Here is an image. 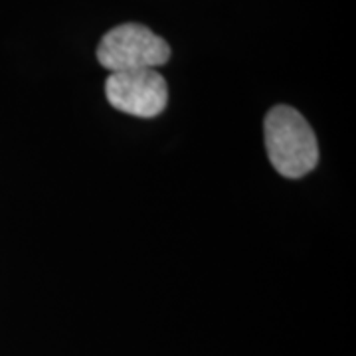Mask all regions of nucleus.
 I'll use <instances>...</instances> for the list:
<instances>
[{
	"label": "nucleus",
	"instance_id": "obj_1",
	"mask_svg": "<svg viewBox=\"0 0 356 356\" xmlns=\"http://www.w3.org/2000/svg\"><path fill=\"white\" fill-rule=\"evenodd\" d=\"M264 131L267 156L280 175L301 178L317 166V137L297 109L287 105L273 107L267 113Z\"/></svg>",
	"mask_w": 356,
	"mask_h": 356
},
{
	"label": "nucleus",
	"instance_id": "obj_2",
	"mask_svg": "<svg viewBox=\"0 0 356 356\" xmlns=\"http://www.w3.org/2000/svg\"><path fill=\"white\" fill-rule=\"evenodd\" d=\"M170 58V46L147 26L121 24L109 30L99 42L97 60L111 74L133 70H154Z\"/></svg>",
	"mask_w": 356,
	"mask_h": 356
},
{
	"label": "nucleus",
	"instance_id": "obj_3",
	"mask_svg": "<svg viewBox=\"0 0 356 356\" xmlns=\"http://www.w3.org/2000/svg\"><path fill=\"white\" fill-rule=\"evenodd\" d=\"M105 95L115 109L151 119L165 111L168 88L165 77L156 70H133L107 77Z\"/></svg>",
	"mask_w": 356,
	"mask_h": 356
}]
</instances>
